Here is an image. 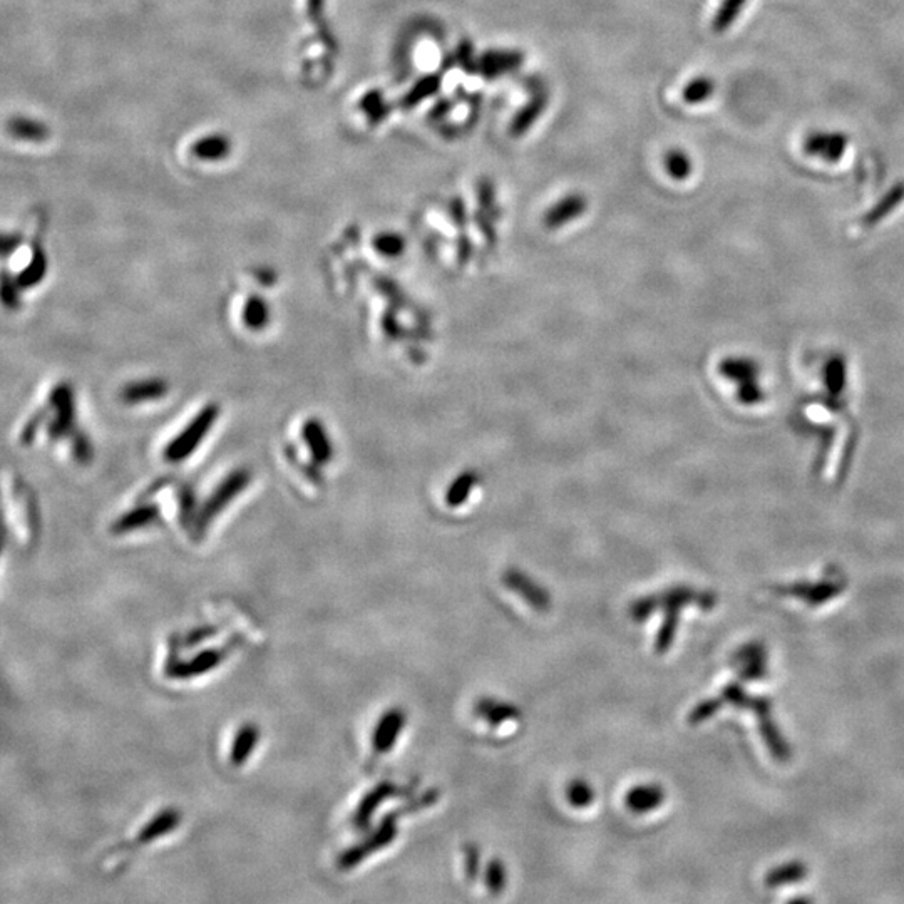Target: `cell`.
I'll list each match as a JSON object with an SVG mask.
<instances>
[{"label":"cell","instance_id":"obj_2","mask_svg":"<svg viewBox=\"0 0 904 904\" xmlns=\"http://www.w3.org/2000/svg\"><path fill=\"white\" fill-rule=\"evenodd\" d=\"M849 136L841 131H814L804 139L802 148L807 156L826 163H838L848 151Z\"/></svg>","mask_w":904,"mask_h":904},{"label":"cell","instance_id":"obj_7","mask_svg":"<svg viewBox=\"0 0 904 904\" xmlns=\"http://www.w3.org/2000/svg\"><path fill=\"white\" fill-rule=\"evenodd\" d=\"M392 794H396V787L392 782H382L379 786L375 787L374 791H370L367 796L364 797V801L360 802V806L357 807V812H355L354 816V824L359 827V829H365V827L369 826L370 819L374 816V812L379 809L382 802L389 799Z\"/></svg>","mask_w":904,"mask_h":904},{"label":"cell","instance_id":"obj_10","mask_svg":"<svg viewBox=\"0 0 904 904\" xmlns=\"http://www.w3.org/2000/svg\"><path fill=\"white\" fill-rule=\"evenodd\" d=\"M476 714L481 719L486 720L489 725L498 727L504 722L518 719L519 709L514 707V705L506 704V702H499V700L483 699L476 704Z\"/></svg>","mask_w":904,"mask_h":904},{"label":"cell","instance_id":"obj_16","mask_svg":"<svg viewBox=\"0 0 904 904\" xmlns=\"http://www.w3.org/2000/svg\"><path fill=\"white\" fill-rule=\"evenodd\" d=\"M545 108V96H536L535 99H531L530 104L519 111L518 116L514 118L513 124H511V131H513L514 136H521L528 129H531V126L540 119L541 113L545 111Z\"/></svg>","mask_w":904,"mask_h":904},{"label":"cell","instance_id":"obj_8","mask_svg":"<svg viewBox=\"0 0 904 904\" xmlns=\"http://www.w3.org/2000/svg\"><path fill=\"white\" fill-rule=\"evenodd\" d=\"M663 799H665V794H663L662 787L638 786L628 792L625 804L635 814H647V812L657 809L658 806H662Z\"/></svg>","mask_w":904,"mask_h":904},{"label":"cell","instance_id":"obj_25","mask_svg":"<svg viewBox=\"0 0 904 904\" xmlns=\"http://www.w3.org/2000/svg\"><path fill=\"white\" fill-rule=\"evenodd\" d=\"M211 632H213V630L200 628V630H196L195 633H191V637H188V643H190V645H196V643H200L201 640L208 638V635H210Z\"/></svg>","mask_w":904,"mask_h":904},{"label":"cell","instance_id":"obj_22","mask_svg":"<svg viewBox=\"0 0 904 904\" xmlns=\"http://www.w3.org/2000/svg\"><path fill=\"white\" fill-rule=\"evenodd\" d=\"M484 884L491 894H499L506 886V869L499 859H491L484 871Z\"/></svg>","mask_w":904,"mask_h":904},{"label":"cell","instance_id":"obj_19","mask_svg":"<svg viewBox=\"0 0 904 904\" xmlns=\"http://www.w3.org/2000/svg\"><path fill=\"white\" fill-rule=\"evenodd\" d=\"M439 84H441V79L437 78V76H426V78L419 79L416 86L412 88L411 93L407 94L404 101H402V106L404 108H414L417 104L422 103L424 99L431 98L437 93Z\"/></svg>","mask_w":904,"mask_h":904},{"label":"cell","instance_id":"obj_6","mask_svg":"<svg viewBox=\"0 0 904 904\" xmlns=\"http://www.w3.org/2000/svg\"><path fill=\"white\" fill-rule=\"evenodd\" d=\"M523 56L518 51H488L484 52L481 61H479V71L483 72L484 78L496 79L501 78L504 74L514 71L516 67L521 66Z\"/></svg>","mask_w":904,"mask_h":904},{"label":"cell","instance_id":"obj_21","mask_svg":"<svg viewBox=\"0 0 904 904\" xmlns=\"http://www.w3.org/2000/svg\"><path fill=\"white\" fill-rule=\"evenodd\" d=\"M667 610V618H665V622H663L662 628L658 632L657 642H655V650L658 653L667 652V648L672 645L673 637H675V632H677L678 608L668 607Z\"/></svg>","mask_w":904,"mask_h":904},{"label":"cell","instance_id":"obj_9","mask_svg":"<svg viewBox=\"0 0 904 904\" xmlns=\"http://www.w3.org/2000/svg\"><path fill=\"white\" fill-rule=\"evenodd\" d=\"M221 660H223V653L218 650H206V652L196 655L195 658H191L190 662L173 665L170 673L176 678L195 677V675L210 672L213 668L218 667Z\"/></svg>","mask_w":904,"mask_h":904},{"label":"cell","instance_id":"obj_23","mask_svg":"<svg viewBox=\"0 0 904 904\" xmlns=\"http://www.w3.org/2000/svg\"><path fill=\"white\" fill-rule=\"evenodd\" d=\"M377 250L379 252L384 253V255H389V257H396L399 253L404 252V238L399 237L396 233H384L382 237L377 238Z\"/></svg>","mask_w":904,"mask_h":904},{"label":"cell","instance_id":"obj_14","mask_svg":"<svg viewBox=\"0 0 904 904\" xmlns=\"http://www.w3.org/2000/svg\"><path fill=\"white\" fill-rule=\"evenodd\" d=\"M663 166H665L668 176L675 181L687 180L694 171V163L690 160V156L685 153L684 149L678 148L670 149L665 153Z\"/></svg>","mask_w":904,"mask_h":904},{"label":"cell","instance_id":"obj_13","mask_svg":"<svg viewBox=\"0 0 904 904\" xmlns=\"http://www.w3.org/2000/svg\"><path fill=\"white\" fill-rule=\"evenodd\" d=\"M258 729L255 725H245L238 732L237 737L233 740L232 759L233 766H243L248 761V757L252 754L253 749L257 747Z\"/></svg>","mask_w":904,"mask_h":904},{"label":"cell","instance_id":"obj_3","mask_svg":"<svg viewBox=\"0 0 904 904\" xmlns=\"http://www.w3.org/2000/svg\"><path fill=\"white\" fill-rule=\"evenodd\" d=\"M504 585L518 593L536 612H546L551 607V598L543 586L531 580L518 570H508L503 576Z\"/></svg>","mask_w":904,"mask_h":904},{"label":"cell","instance_id":"obj_4","mask_svg":"<svg viewBox=\"0 0 904 904\" xmlns=\"http://www.w3.org/2000/svg\"><path fill=\"white\" fill-rule=\"evenodd\" d=\"M406 725V714L399 709H392L382 715L379 724L375 727L374 735H372V745L377 754H386L391 752L396 745L402 729Z\"/></svg>","mask_w":904,"mask_h":904},{"label":"cell","instance_id":"obj_15","mask_svg":"<svg viewBox=\"0 0 904 904\" xmlns=\"http://www.w3.org/2000/svg\"><path fill=\"white\" fill-rule=\"evenodd\" d=\"M478 481V473H474V471H466V473L459 474V478L452 481L449 491H447V506H451V508L463 506L469 494L473 493L474 486L478 484Z\"/></svg>","mask_w":904,"mask_h":904},{"label":"cell","instance_id":"obj_12","mask_svg":"<svg viewBox=\"0 0 904 904\" xmlns=\"http://www.w3.org/2000/svg\"><path fill=\"white\" fill-rule=\"evenodd\" d=\"M749 0H722L719 9L715 12L712 21V31L715 34H724L739 21L740 14L744 12Z\"/></svg>","mask_w":904,"mask_h":904},{"label":"cell","instance_id":"obj_18","mask_svg":"<svg viewBox=\"0 0 904 904\" xmlns=\"http://www.w3.org/2000/svg\"><path fill=\"white\" fill-rule=\"evenodd\" d=\"M714 93V79L707 78V76H699V78L692 79L685 86L684 91H682V98L687 104H702L707 99L712 98Z\"/></svg>","mask_w":904,"mask_h":904},{"label":"cell","instance_id":"obj_20","mask_svg":"<svg viewBox=\"0 0 904 904\" xmlns=\"http://www.w3.org/2000/svg\"><path fill=\"white\" fill-rule=\"evenodd\" d=\"M566 797H568V802H570L571 806L576 807V809H585V807L591 806L593 801H595V791H593V787L588 782L578 779V781H573L568 786Z\"/></svg>","mask_w":904,"mask_h":904},{"label":"cell","instance_id":"obj_11","mask_svg":"<svg viewBox=\"0 0 904 904\" xmlns=\"http://www.w3.org/2000/svg\"><path fill=\"white\" fill-rule=\"evenodd\" d=\"M904 201V181H898L876 205L864 216V225H878L879 221L891 215Z\"/></svg>","mask_w":904,"mask_h":904},{"label":"cell","instance_id":"obj_5","mask_svg":"<svg viewBox=\"0 0 904 904\" xmlns=\"http://www.w3.org/2000/svg\"><path fill=\"white\" fill-rule=\"evenodd\" d=\"M586 206H588V201L585 196L581 193H571V195L561 198L560 201H556L555 205L546 211L545 218H543L545 226L556 230V228L568 225L585 213Z\"/></svg>","mask_w":904,"mask_h":904},{"label":"cell","instance_id":"obj_17","mask_svg":"<svg viewBox=\"0 0 904 904\" xmlns=\"http://www.w3.org/2000/svg\"><path fill=\"white\" fill-rule=\"evenodd\" d=\"M178 824V814L173 811L163 812L160 816H156L148 826L144 827L139 833V843H151L155 839L160 838L163 834L170 833L171 829H175Z\"/></svg>","mask_w":904,"mask_h":904},{"label":"cell","instance_id":"obj_1","mask_svg":"<svg viewBox=\"0 0 904 904\" xmlns=\"http://www.w3.org/2000/svg\"><path fill=\"white\" fill-rule=\"evenodd\" d=\"M397 816H399V812H396V814H389V816L382 821L379 829H377L367 841L357 844V846L349 849V851H345V853L340 856V868H355L360 861L369 858L370 854L377 853V851H381L382 848L389 846L397 836Z\"/></svg>","mask_w":904,"mask_h":904},{"label":"cell","instance_id":"obj_24","mask_svg":"<svg viewBox=\"0 0 904 904\" xmlns=\"http://www.w3.org/2000/svg\"><path fill=\"white\" fill-rule=\"evenodd\" d=\"M464 871H466V876L471 881L478 878L479 876V863H481V854H479L478 846H474V844H466L464 846Z\"/></svg>","mask_w":904,"mask_h":904}]
</instances>
